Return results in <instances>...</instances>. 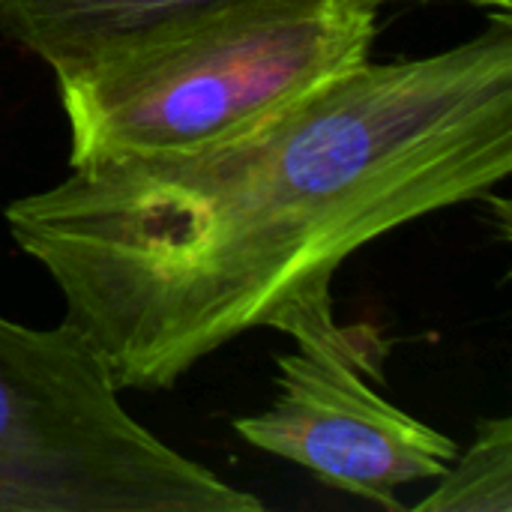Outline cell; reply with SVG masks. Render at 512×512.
<instances>
[{
  "label": "cell",
  "instance_id": "cell-1",
  "mask_svg": "<svg viewBox=\"0 0 512 512\" xmlns=\"http://www.w3.org/2000/svg\"><path fill=\"white\" fill-rule=\"evenodd\" d=\"M512 174V18L429 57L360 63L180 153L69 165L6 204L117 390H168L252 330L336 327L333 276L378 237Z\"/></svg>",
  "mask_w": 512,
  "mask_h": 512
},
{
  "label": "cell",
  "instance_id": "cell-4",
  "mask_svg": "<svg viewBox=\"0 0 512 512\" xmlns=\"http://www.w3.org/2000/svg\"><path fill=\"white\" fill-rule=\"evenodd\" d=\"M372 330L351 345H297L276 357V399L267 411L237 417L234 432L255 450L294 462L324 486L405 510L399 489L438 480L459 447L450 435L381 399V348Z\"/></svg>",
  "mask_w": 512,
  "mask_h": 512
},
{
  "label": "cell",
  "instance_id": "cell-2",
  "mask_svg": "<svg viewBox=\"0 0 512 512\" xmlns=\"http://www.w3.org/2000/svg\"><path fill=\"white\" fill-rule=\"evenodd\" d=\"M378 0H210L54 72L69 165L231 138L366 63Z\"/></svg>",
  "mask_w": 512,
  "mask_h": 512
},
{
  "label": "cell",
  "instance_id": "cell-5",
  "mask_svg": "<svg viewBox=\"0 0 512 512\" xmlns=\"http://www.w3.org/2000/svg\"><path fill=\"white\" fill-rule=\"evenodd\" d=\"M201 3L210 0H0V36L60 72Z\"/></svg>",
  "mask_w": 512,
  "mask_h": 512
},
{
  "label": "cell",
  "instance_id": "cell-3",
  "mask_svg": "<svg viewBox=\"0 0 512 512\" xmlns=\"http://www.w3.org/2000/svg\"><path fill=\"white\" fill-rule=\"evenodd\" d=\"M261 510L144 429L69 321L39 330L0 315V512Z\"/></svg>",
  "mask_w": 512,
  "mask_h": 512
},
{
  "label": "cell",
  "instance_id": "cell-6",
  "mask_svg": "<svg viewBox=\"0 0 512 512\" xmlns=\"http://www.w3.org/2000/svg\"><path fill=\"white\" fill-rule=\"evenodd\" d=\"M417 512H512V420L492 417L477 426L471 447L438 477Z\"/></svg>",
  "mask_w": 512,
  "mask_h": 512
},
{
  "label": "cell",
  "instance_id": "cell-7",
  "mask_svg": "<svg viewBox=\"0 0 512 512\" xmlns=\"http://www.w3.org/2000/svg\"><path fill=\"white\" fill-rule=\"evenodd\" d=\"M378 3H384V0H378ZM465 3L486 6V9H492V12H510L512 9V0H465Z\"/></svg>",
  "mask_w": 512,
  "mask_h": 512
}]
</instances>
